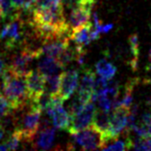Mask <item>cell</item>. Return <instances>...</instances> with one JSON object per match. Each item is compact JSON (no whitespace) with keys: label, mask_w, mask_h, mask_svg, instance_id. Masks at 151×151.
<instances>
[{"label":"cell","mask_w":151,"mask_h":151,"mask_svg":"<svg viewBox=\"0 0 151 151\" xmlns=\"http://www.w3.org/2000/svg\"><path fill=\"white\" fill-rule=\"evenodd\" d=\"M2 93L9 101L11 108L19 110L30 103L27 93L26 78L18 76L6 69L1 75Z\"/></svg>","instance_id":"obj_1"},{"label":"cell","mask_w":151,"mask_h":151,"mask_svg":"<svg viewBox=\"0 0 151 151\" xmlns=\"http://www.w3.org/2000/svg\"><path fill=\"white\" fill-rule=\"evenodd\" d=\"M19 110H21L23 113H21L20 117L15 115V130H18L20 133L23 141L31 144L39 132L42 111L31 102Z\"/></svg>","instance_id":"obj_2"},{"label":"cell","mask_w":151,"mask_h":151,"mask_svg":"<svg viewBox=\"0 0 151 151\" xmlns=\"http://www.w3.org/2000/svg\"><path fill=\"white\" fill-rule=\"evenodd\" d=\"M24 31V21L20 18V14L18 12L3 27V29L0 32V40L5 41V44H4L5 48L8 51H11L22 43V38H25Z\"/></svg>","instance_id":"obj_3"},{"label":"cell","mask_w":151,"mask_h":151,"mask_svg":"<svg viewBox=\"0 0 151 151\" xmlns=\"http://www.w3.org/2000/svg\"><path fill=\"white\" fill-rule=\"evenodd\" d=\"M42 55V48L34 49L23 45L22 49L18 53L15 54V55L11 59L10 65L7 67V69L10 72L14 73L18 76L25 77L30 72V64L35 58H38Z\"/></svg>","instance_id":"obj_4"},{"label":"cell","mask_w":151,"mask_h":151,"mask_svg":"<svg viewBox=\"0 0 151 151\" xmlns=\"http://www.w3.org/2000/svg\"><path fill=\"white\" fill-rule=\"evenodd\" d=\"M75 145L83 150L102 149L106 145V140L103 134L93 125H89L85 129L70 134Z\"/></svg>","instance_id":"obj_5"},{"label":"cell","mask_w":151,"mask_h":151,"mask_svg":"<svg viewBox=\"0 0 151 151\" xmlns=\"http://www.w3.org/2000/svg\"><path fill=\"white\" fill-rule=\"evenodd\" d=\"M130 109L124 107H117L110 112V127L108 142L116 140L124 132L127 125V118H128Z\"/></svg>","instance_id":"obj_6"},{"label":"cell","mask_w":151,"mask_h":151,"mask_svg":"<svg viewBox=\"0 0 151 151\" xmlns=\"http://www.w3.org/2000/svg\"><path fill=\"white\" fill-rule=\"evenodd\" d=\"M94 113H95L94 101L93 100H90L80 112H78L74 116L71 117L70 125L67 131L70 134H73L78 132V131L85 129L86 127L90 125L94 116Z\"/></svg>","instance_id":"obj_7"},{"label":"cell","mask_w":151,"mask_h":151,"mask_svg":"<svg viewBox=\"0 0 151 151\" xmlns=\"http://www.w3.org/2000/svg\"><path fill=\"white\" fill-rule=\"evenodd\" d=\"M26 85L28 99L34 103L45 92V77L39 71H30L26 76Z\"/></svg>","instance_id":"obj_8"},{"label":"cell","mask_w":151,"mask_h":151,"mask_svg":"<svg viewBox=\"0 0 151 151\" xmlns=\"http://www.w3.org/2000/svg\"><path fill=\"white\" fill-rule=\"evenodd\" d=\"M79 73L76 70H67L60 75L59 96L63 101L69 100L78 87Z\"/></svg>","instance_id":"obj_9"},{"label":"cell","mask_w":151,"mask_h":151,"mask_svg":"<svg viewBox=\"0 0 151 151\" xmlns=\"http://www.w3.org/2000/svg\"><path fill=\"white\" fill-rule=\"evenodd\" d=\"M93 6L90 5H80L72 9L69 15V26L71 31L79 29L90 23V14Z\"/></svg>","instance_id":"obj_10"},{"label":"cell","mask_w":151,"mask_h":151,"mask_svg":"<svg viewBox=\"0 0 151 151\" xmlns=\"http://www.w3.org/2000/svg\"><path fill=\"white\" fill-rule=\"evenodd\" d=\"M55 140V129L51 126H47L39 130L33 142H31L32 148L47 150L50 149Z\"/></svg>","instance_id":"obj_11"},{"label":"cell","mask_w":151,"mask_h":151,"mask_svg":"<svg viewBox=\"0 0 151 151\" xmlns=\"http://www.w3.org/2000/svg\"><path fill=\"white\" fill-rule=\"evenodd\" d=\"M95 86V75L90 69H85L83 71V77L79 85L77 95H79L86 101H90L94 93Z\"/></svg>","instance_id":"obj_12"},{"label":"cell","mask_w":151,"mask_h":151,"mask_svg":"<svg viewBox=\"0 0 151 151\" xmlns=\"http://www.w3.org/2000/svg\"><path fill=\"white\" fill-rule=\"evenodd\" d=\"M91 125H93L95 128L98 129L105 137L106 144L108 142L109 136V127H110V112L104 111L102 109L95 110L94 116L91 122Z\"/></svg>","instance_id":"obj_13"},{"label":"cell","mask_w":151,"mask_h":151,"mask_svg":"<svg viewBox=\"0 0 151 151\" xmlns=\"http://www.w3.org/2000/svg\"><path fill=\"white\" fill-rule=\"evenodd\" d=\"M69 45V38H58L43 43L42 52L43 55L56 58Z\"/></svg>","instance_id":"obj_14"},{"label":"cell","mask_w":151,"mask_h":151,"mask_svg":"<svg viewBox=\"0 0 151 151\" xmlns=\"http://www.w3.org/2000/svg\"><path fill=\"white\" fill-rule=\"evenodd\" d=\"M60 69H62V67L59 64L57 59L53 57H49V55H45L39 61L38 64V71H39L44 77H49V76L55 74H59Z\"/></svg>","instance_id":"obj_15"},{"label":"cell","mask_w":151,"mask_h":151,"mask_svg":"<svg viewBox=\"0 0 151 151\" xmlns=\"http://www.w3.org/2000/svg\"><path fill=\"white\" fill-rule=\"evenodd\" d=\"M91 29H93V25L89 23V24L79 28V29L71 31L70 39H72L79 46L84 47L86 45H88L90 44V42H91V38H90Z\"/></svg>","instance_id":"obj_16"},{"label":"cell","mask_w":151,"mask_h":151,"mask_svg":"<svg viewBox=\"0 0 151 151\" xmlns=\"http://www.w3.org/2000/svg\"><path fill=\"white\" fill-rule=\"evenodd\" d=\"M95 69H96V73L98 74L99 77L104 78L108 79V81L112 79L117 73V67L105 58L100 59L96 63Z\"/></svg>","instance_id":"obj_17"},{"label":"cell","mask_w":151,"mask_h":151,"mask_svg":"<svg viewBox=\"0 0 151 151\" xmlns=\"http://www.w3.org/2000/svg\"><path fill=\"white\" fill-rule=\"evenodd\" d=\"M128 41H129V45H130V51H131V54H132V59L131 61L129 62L130 66L132 67V69L135 71L138 68V60H139V37L136 34H133L131 35L129 38H128Z\"/></svg>","instance_id":"obj_18"},{"label":"cell","mask_w":151,"mask_h":151,"mask_svg":"<svg viewBox=\"0 0 151 151\" xmlns=\"http://www.w3.org/2000/svg\"><path fill=\"white\" fill-rule=\"evenodd\" d=\"M60 90V75L55 74L49 77H45V92L51 96L59 95Z\"/></svg>","instance_id":"obj_19"},{"label":"cell","mask_w":151,"mask_h":151,"mask_svg":"<svg viewBox=\"0 0 151 151\" xmlns=\"http://www.w3.org/2000/svg\"><path fill=\"white\" fill-rule=\"evenodd\" d=\"M76 55H77L76 48L75 49L71 48V47L69 45L60 55H58V57L56 58V59L59 62V64L61 65L62 68H63V67L69 65L73 59L76 58Z\"/></svg>","instance_id":"obj_20"},{"label":"cell","mask_w":151,"mask_h":151,"mask_svg":"<svg viewBox=\"0 0 151 151\" xmlns=\"http://www.w3.org/2000/svg\"><path fill=\"white\" fill-rule=\"evenodd\" d=\"M20 141H22L21 135L18 130H15L13 133L11 134V136L7 139V141L4 142V145L7 147V149L15 150L19 147V144Z\"/></svg>","instance_id":"obj_21"},{"label":"cell","mask_w":151,"mask_h":151,"mask_svg":"<svg viewBox=\"0 0 151 151\" xmlns=\"http://www.w3.org/2000/svg\"><path fill=\"white\" fill-rule=\"evenodd\" d=\"M11 111H13V109L11 108L9 101H7L6 97L4 96L1 90H0V117L10 113Z\"/></svg>","instance_id":"obj_22"},{"label":"cell","mask_w":151,"mask_h":151,"mask_svg":"<svg viewBox=\"0 0 151 151\" xmlns=\"http://www.w3.org/2000/svg\"><path fill=\"white\" fill-rule=\"evenodd\" d=\"M63 3H65L69 9H74V8L81 5L83 0H63Z\"/></svg>","instance_id":"obj_23"},{"label":"cell","mask_w":151,"mask_h":151,"mask_svg":"<svg viewBox=\"0 0 151 151\" xmlns=\"http://www.w3.org/2000/svg\"><path fill=\"white\" fill-rule=\"evenodd\" d=\"M6 69H7V67H6V64H5V61H4L3 58L0 55V76L3 74V72Z\"/></svg>","instance_id":"obj_24"},{"label":"cell","mask_w":151,"mask_h":151,"mask_svg":"<svg viewBox=\"0 0 151 151\" xmlns=\"http://www.w3.org/2000/svg\"><path fill=\"white\" fill-rule=\"evenodd\" d=\"M113 25L112 24H107V25H102L100 29V33H108L110 30H112Z\"/></svg>","instance_id":"obj_25"},{"label":"cell","mask_w":151,"mask_h":151,"mask_svg":"<svg viewBox=\"0 0 151 151\" xmlns=\"http://www.w3.org/2000/svg\"><path fill=\"white\" fill-rule=\"evenodd\" d=\"M90 5V6H93L95 4V0H83V3L81 4V5Z\"/></svg>","instance_id":"obj_26"},{"label":"cell","mask_w":151,"mask_h":151,"mask_svg":"<svg viewBox=\"0 0 151 151\" xmlns=\"http://www.w3.org/2000/svg\"><path fill=\"white\" fill-rule=\"evenodd\" d=\"M4 134H5V129H4V127L2 126V124H0V140L3 138Z\"/></svg>","instance_id":"obj_27"},{"label":"cell","mask_w":151,"mask_h":151,"mask_svg":"<svg viewBox=\"0 0 151 151\" xmlns=\"http://www.w3.org/2000/svg\"><path fill=\"white\" fill-rule=\"evenodd\" d=\"M147 69H148L149 71H151V50H150V52H149V61H148Z\"/></svg>","instance_id":"obj_28"}]
</instances>
